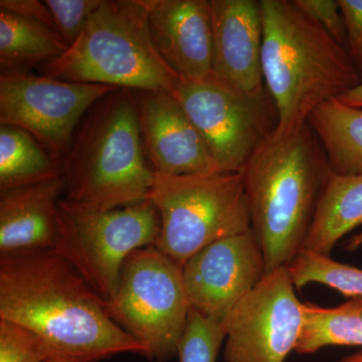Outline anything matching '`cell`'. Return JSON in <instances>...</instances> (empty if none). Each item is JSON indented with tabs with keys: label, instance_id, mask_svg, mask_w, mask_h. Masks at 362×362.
<instances>
[{
	"label": "cell",
	"instance_id": "obj_24",
	"mask_svg": "<svg viewBox=\"0 0 362 362\" xmlns=\"http://www.w3.org/2000/svg\"><path fill=\"white\" fill-rule=\"evenodd\" d=\"M49 358L39 335L21 324L0 319V362H47Z\"/></svg>",
	"mask_w": 362,
	"mask_h": 362
},
{
	"label": "cell",
	"instance_id": "obj_20",
	"mask_svg": "<svg viewBox=\"0 0 362 362\" xmlns=\"http://www.w3.org/2000/svg\"><path fill=\"white\" fill-rule=\"evenodd\" d=\"M63 176L56 160L33 136L13 126H0V192Z\"/></svg>",
	"mask_w": 362,
	"mask_h": 362
},
{
	"label": "cell",
	"instance_id": "obj_2",
	"mask_svg": "<svg viewBox=\"0 0 362 362\" xmlns=\"http://www.w3.org/2000/svg\"><path fill=\"white\" fill-rule=\"evenodd\" d=\"M242 173L251 228L263 250L267 273L289 266L304 249L332 175L322 145L308 123L289 134L275 132Z\"/></svg>",
	"mask_w": 362,
	"mask_h": 362
},
{
	"label": "cell",
	"instance_id": "obj_15",
	"mask_svg": "<svg viewBox=\"0 0 362 362\" xmlns=\"http://www.w3.org/2000/svg\"><path fill=\"white\" fill-rule=\"evenodd\" d=\"M213 74L247 92L265 87L259 0H211Z\"/></svg>",
	"mask_w": 362,
	"mask_h": 362
},
{
	"label": "cell",
	"instance_id": "obj_23",
	"mask_svg": "<svg viewBox=\"0 0 362 362\" xmlns=\"http://www.w3.org/2000/svg\"><path fill=\"white\" fill-rule=\"evenodd\" d=\"M226 340L223 324L190 309L178 354L180 362H216Z\"/></svg>",
	"mask_w": 362,
	"mask_h": 362
},
{
	"label": "cell",
	"instance_id": "obj_17",
	"mask_svg": "<svg viewBox=\"0 0 362 362\" xmlns=\"http://www.w3.org/2000/svg\"><path fill=\"white\" fill-rule=\"evenodd\" d=\"M362 225V175L332 173L317 206L304 250L330 256L345 235Z\"/></svg>",
	"mask_w": 362,
	"mask_h": 362
},
{
	"label": "cell",
	"instance_id": "obj_27",
	"mask_svg": "<svg viewBox=\"0 0 362 362\" xmlns=\"http://www.w3.org/2000/svg\"><path fill=\"white\" fill-rule=\"evenodd\" d=\"M345 28L346 49L362 71V0H338Z\"/></svg>",
	"mask_w": 362,
	"mask_h": 362
},
{
	"label": "cell",
	"instance_id": "obj_11",
	"mask_svg": "<svg viewBox=\"0 0 362 362\" xmlns=\"http://www.w3.org/2000/svg\"><path fill=\"white\" fill-rule=\"evenodd\" d=\"M287 267L269 272L230 312L225 322L226 362H285L303 326Z\"/></svg>",
	"mask_w": 362,
	"mask_h": 362
},
{
	"label": "cell",
	"instance_id": "obj_7",
	"mask_svg": "<svg viewBox=\"0 0 362 362\" xmlns=\"http://www.w3.org/2000/svg\"><path fill=\"white\" fill-rule=\"evenodd\" d=\"M111 318L144 347L150 361L177 356L190 304L182 267L156 246L126 259L118 289L106 301Z\"/></svg>",
	"mask_w": 362,
	"mask_h": 362
},
{
	"label": "cell",
	"instance_id": "obj_30",
	"mask_svg": "<svg viewBox=\"0 0 362 362\" xmlns=\"http://www.w3.org/2000/svg\"><path fill=\"white\" fill-rule=\"evenodd\" d=\"M362 246V232L357 233V235H354L351 239L349 240L346 244V250L349 251H354V250L358 249Z\"/></svg>",
	"mask_w": 362,
	"mask_h": 362
},
{
	"label": "cell",
	"instance_id": "obj_31",
	"mask_svg": "<svg viewBox=\"0 0 362 362\" xmlns=\"http://www.w3.org/2000/svg\"><path fill=\"white\" fill-rule=\"evenodd\" d=\"M339 362H362V351L349 357H345Z\"/></svg>",
	"mask_w": 362,
	"mask_h": 362
},
{
	"label": "cell",
	"instance_id": "obj_29",
	"mask_svg": "<svg viewBox=\"0 0 362 362\" xmlns=\"http://www.w3.org/2000/svg\"><path fill=\"white\" fill-rule=\"evenodd\" d=\"M339 101L349 106L362 108V84L340 97Z\"/></svg>",
	"mask_w": 362,
	"mask_h": 362
},
{
	"label": "cell",
	"instance_id": "obj_12",
	"mask_svg": "<svg viewBox=\"0 0 362 362\" xmlns=\"http://www.w3.org/2000/svg\"><path fill=\"white\" fill-rule=\"evenodd\" d=\"M190 309L223 324L267 274L265 257L252 228L216 240L182 267Z\"/></svg>",
	"mask_w": 362,
	"mask_h": 362
},
{
	"label": "cell",
	"instance_id": "obj_6",
	"mask_svg": "<svg viewBox=\"0 0 362 362\" xmlns=\"http://www.w3.org/2000/svg\"><path fill=\"white\" fill-rule=\"evenodd\" d=\"M148 199L160 216L154 246L181 267L209 245L251 228L242 173H156Z\"/></svg>",
	"mask_w": 362,
	"mask_h": 362
},
{
	"label": "cell",
	"instance_id": "obj_9",
	"mask_svg": "<svg viewBox=\"0 0 362 362\" xmlns=\"http://www.w3.org/2000/svg\"><path fill=\"white\" fill-rule=\"evenodd\" d=\"M171 94L221 171L242 173L256 150L278 129L277 106L266 86L247 92L213 74L201 81L180 80Z\"/></svg>",
	"mask_w": 362,
	"mask_h": 362
},
{
	"label": "cell",
	"instance_id": "obj_22",
	"mask_svg": "<svg viewBox=\"0 0 362 362\" xmlns=\"http://www.w3.org/2000/svg\"><path fill=\"white\" fill-rule=\"evenodd\" d=\"M287 268L296 289L316 283L345 297H362V269L335 261L330 256L303 249Z\"/></svg>",
	"mask_w": 362,
	"mask_h": 362
},
{
	"label": "cell",
	"instance_id": "obj_18",
	"mask_svg": "<svg viewBox=\"0 0 362 362\" xmlns=\"http://www.w3.org/2000/svg\"><path fill=\"white\" fill-rule=\"evenodd\" d=\"M68 49L58 30L0 8L1 75L28 74V69L49 63Z\"/></svg>",
	"mask_w": 362,
	"mask_h": 362
},
{
	"label": "cell",
	"instance_id": "obj_5",
	"mask_svg": "<svg viewBox=\"0 0 362 362\" xmlns=\"http://www.w3.org/2000/svg\"><path fill=\"white\" fill-rule=\"evenodd\" d=\"M154 0H102L59 58L42 76L68 81L173 93L180 77L159 56L149 28Z\"/></svg>",
	"mask_w": 362,
	"mask_h": 362
},
{
	"label": "cell",
	"instance_id": "obj_4",
	"mask_svg": "<svg viewBox=\"0 0 362 362\" xmlns=\"http://www.w3.org/2000/svg\"><path fill=\"white\" fill-rule=\"evenodd\" d=\"M134 90L119 88L87 112L62 161L66 199L111 211L148 199L153 169L146 161Z\"/></svg>",
	"mask_w": 362,
	"mask_h": 362
},
{
	"label": "cell",
	"instance_id": "obj_21",
	"mask_svg": "<svg viewBox=\"0 0 362 362\" xmlns=\"http://www.w3.org/2000/svg\"><path fill=\"white\" fill-rule=\"evenodd\" d=\"M326 346H362V297L337 307L303 303V326L295 351L311 354Z\"/></svg>",
	"mask_w": 362,
	"mask_h": 362
},
{
	"label": "cell",
	"instance_id": "obj_19",
	"mask_svg": "<svg viewBox=\"0 0 362 362\" xmlns=\"http://www.w3.org/2000/svg\"><path fill=\"white\" fill-rule=\"evenodd\" d=\"M307 123L322 145L333 173L362 175V108L332 100L312 112Z\"/></svg>",
	"mask_w": 362,
	"mask_h": 362
},
{
	"label": "cell",
	"instance_id": "obj_8",
	"mask_svg": "<svg viewBox=\"0 0 362 362\" xmlns=\"http://www.w3.org/2000/svg\"><path fill=\"white\" fill-rule=\"evenodd\" d=\"M54 251L65 259L103 299L115 295L126 259L153 246L160 216L149 199L111 211H96L62 199Z\"/></svg>",
	"mask_w": 362,
	"mask_h": 362
},
{
	"label": "cell",
	"instance_id": "obj_1",
	"mask_svg": "<svg viewBox=\"0 0 362 362\" xmlns=\"http://www.w3.org/2000/svg\"><path fill=\"white\" fill-rule=\"evenodd\" d=\"M0 319L42 338L47 362H99L144 347L109 315L106 300L52 250L0 255Z\"/></svg>",
	"mask_w": 362,
	"mask_h": 362
},
{
	"label": "cell",
	"instance_id": "obj_13",
	"mask_svg": "<svg viewBox=\"0 0 362 362\" xmlns=\"http://www.w3.org/2000/svg\"><path fill=\"white\" fill-rule=\"evenodd\" d=\"M134 94L143 144L154 173L187 175L221 171L171 93L134 90Z\"/></svg>",
	"mask_w": 362,
	"mask_h": 362
},
{
	"label": "cell",
	"instance_id": "obj_26",
	"mask_svg": "<svg viewBox=\"0 0 362 362\" xmlns=\"http://www.w3.org/2000/svg\"><path fill=\"white\" fill-rule=\"evenodd\" d=\"M295 2L331 37L346 47V28L338 0H295Z\"/></svg>",
	"mask_w": 362,
	"mask_h": 362
},
{
	"label": "cell",
	"instance_id": "obj_10",
	"mask_svg": "<svg viewBox=\"0 0 362 362\" xmlns=\"http://www.w3.org/2000/svg\"><path fill=\"white\" fill-rule=\"evenodd\" d=\"M116 89L30 74L1 75L0 124L30 133L62 162L87 112Z\"/></svg>",
	"mask_w": 362,
	"mask_h": 362
},
{
	"label": "cell",
	"instance_id": "obj_28",
	"mask_svg": "<svg viewBox=\"0 0 362 362\" xmlns=\"http://www.w3.org/2000/svg\"><path fill=\"white\" fill-rule=\"evenodd\" d=\"M0 8L18 14L26 18L40 21L57 30L56 23L49 7L45 1L37 0H0Z\"/></svg>",
	"mask_w": 362,
	"mask_h": 362
},
{
	"label": "cell",
	"instance_id": "obj_25",
	"mask_svg": "<svg viewBox=\"0 0 362 362\" xmlns=\"http://www.w3.org/2000/svg\"><path fill=\"white\" fill-rule=\"evenodd\" d=\"M45 2L51 11L57 30L70 47L102 0H45Z\"/></svg>",
	"mask_w": 362,
	"mask_h": 362
},
{
	"label": "cell",
	"instance_id": "obj_3",
	"mask_svg": "<svg viewBox=\"0 0 362 362\" xmlns=\"http://www.w3.org/2000/svg\"><path fill=\"white\" fill-rule=\"evenodd\" d=\"M264 82L279 114L276 133L308 122L320 105L362 84V71L346 47L304 13L295 0H259Z\"/></svg>",
	"mask_w": 362,
	"mask_h": 362
},
{
	"label": "cell",
	"instance_id": "obj_16",
	"mask_svg": "<svg viewBox=\"0 0 362 362\" xmlns=\"http://www.w3.org/2000/svg\"><path fill=\"white\" fill-rule=\"evenodd\" d=\"M63 176L0 192V254L52 250L59 238Z\"/></svg>",
	"mask_w": 362,
	"mask_h": 362
},
{
	"label": "cell",
	"instance_id": "obj_14",
	"mask_svg": "<svg viewBox=\"0 0 362 362\" xmlns=\"http://www.w3.org/2000/svg\"><path fill=\"white\" fill-rule=\"evenodd\" d=\"M149 28L159 56L181 80L213 75L211 0H154Z\"/></svg>",
	"mask_w": 362,
	"mask_h": 362
}]
</instances>
